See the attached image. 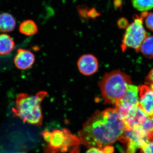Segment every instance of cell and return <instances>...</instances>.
I'll use <instances>...</instances> for the list:
<instances>
[{"label":"cell","mask_w":153,"mask_h":153,"mask_svg":"<svg viewBox=\"0 0 153 153\" xmlns=\"http://www.w3.org/2000/svg\"><path fill=\"white\" fill-rule=\"evenodd\" d=\"M77 65L79 72L85 76H90L95 74L99 68L97 59L91 54L81 56L77 61Z\"/></svg>","instance_id":"cell-8"},{"label":"cell","mask_w":153,"mask_h":153,"mask_svg":"<svg viewBox=\"0 0 153 153\" xmlns=\"http://www.w3.org/2000/svg\"><path fill=\"white\" fill-rule=\"evenodd\" d=\"M15 47V42L10 36L7 34H0V55H9Z\"/></svg>","instance_id":"cell-13"},{"label":"cell","mask_w":153,"mask_h":153,"mask_svg":"<svg viewBox=\"0 0 153 153\" xmlns=\"http://www.w3.org/2000/svg\"><path fill=\"white\" fill-rule=\"evenodd\" d=\"M139 51L147 58H153V36H147L140 47Z\"/></svg>","instance_id":"cell-15"},{"label":"cell","mask_w":153,"mask_h":153,"mask_svg":"<svg viewBox=\"0 0 153 153\" xmlns=\"http://www.w3.org/2000/svg\"><path fill=\"white\" fill-rule=\"evenodd\" d=\"M145 24L148 29L153 32V13L148 14L145 19Z\"/></svg>","instance_id":"cell-20"},{"label":"cell","mask_w":153,"mask_h":153,"mask_svg":"<svg viewBox=\"0 0 153 153\" xmlns=\"http://www.w3.org/2000/svg\"><path fill=\"white\" fill-rule=\"evenodd\" d=\"M117 25L119 28L121 29H126L128 27V21L126 18H121L119 19L117 22Z\"/></svg>","instance_id":"cell-22"},{"label":"cell","mask_w":153,"mask_h":153,"mask_svg":"<svg viewBox=\"0 0 153 153\" xmlns=\"http://www.w3.org/2000/svg\"><path fill=\"white\" fill-rule=\"evenodd\" d=\"M100 13H99L95 8H91L89 9L88 12V16L89 19H93L95 20L97 18H98L100 16Z\"/></svg>","instance_id":"cell-21"},{"label":"cell","mask_w":153,"mask_h":153,"mask_svg":"<svg viewBox=\"0 0 153 153\" xmlns=\"http://www.w3.org/2000/svg\"><path fill=\"white\" fill-rule=\"evenodd\" d=\"M148 116L139 105L135 107L130 111L125 118L123 120L125 128H135L140 126L144 122Z\"/></svg>","instance_id":"cell-10"},{"label":"cell","mask_w":153,"mask_h":153,"mask_svg":"<svg viewBox=\"0 0 153 153\" xmlns=\"http://www.w3.org/2000/svg\"><path fill=\"white\" fill-rule=\"evenodd\" d=\"M141 149V153H153V139H149V141Z\"/></svg>","instance_id":"cell-19"},{"label":"cell","mask_w":153,"mask_h":153,"mask_svg":"<svg viewBox=\"0 0 153 153\" xmlns=\"http://www.w3.org/2000/svg\"><path fill=\"white\" fill-rule=\"evenodd\" d=\"M88 8L85 5L79 6L77 7V11L79 18L84 23H88L89 21V19L88 16Z\"/></svg>","instance_id":"cell-18"},{"label":"cell","mask_w":153,"mask_h":153,"mask_svg":"<svg viewBox=\"0 0 153 153\" xmlns=\"http://www.w3.org/2000/svg\"><path fill=\"white\" fill-rule=\"evenodd\" d=\"M140 126L146 132L149 139H153V115H148L144 122Z\"/></svg>","instance_id":"cell-17"},{"label":"cell","mask_w":153,"mask_h":153,"mask_svg":"<svg viewBox=\"0 0 153 153\" xmlns=\"http://www.w3.org/2000/svg\"><path fill=\"white\" fill-rule=\"evenodd\" d=\"M149 139L144 131L138 126L135 128H125L118 141L126 146L122 153H135L137 150L141 149Z\"/></svg>","instance_id":"cell-6"},{"label":"cell","mask_w":153,"mask_h":153,"mask_svg":"<svg viewBox=\"0 0 153 153\" xmlns=\"http://www.w3.org/2000/svg\"><path fill=\"white\" fill-rule=\"evenodd\" d=\"M139 105L148 115H153V89L149 85H143L139 89Z\"/></svg>","instance_id":"cell-9"},{"label":"cell","mask_w":153,"mask_h":153,"mask_svg":"<svg viewBox=\"0 0 153 153\" xmlns=\"http://www.w3.org/2000/svg\"><path fill=\"white\" fill-rule=\"evenodd\" d=\"M130 76L120 70L107 73L99 82L102 97L105 103L115 105L131 84Z\"/></svg>","instance_id":"cell-3"},{"label":"cell","mask_w":153,"mask_h":153,"mask_svg":"<svg viewBox=\"0 0 153 153\" xmlns=\"http://www.w3.org/2000/svg\"><path fill=\"white\" fill-rule=\"evenodd\" d=\"M16 25V20L10 14L3 13L0 15V32H12L15 29Z\"/></svg>","instance_id":"cell-12"},{"label":"cell","mask_w":153,"mask_h":153,"mask_svg":"<svg viewBox=\"0 0 153 153\" xmlns=\"http://www.w3.org/2000/svg\"><path fill=\"white\" fill-rule=\"evenodd\" d=\"M19 30L22 34L27 36L35 35L38 32L37 25L34 21L31 20L22 22L19 26Z\"/></svg>","instance_id":"cell-14"},{"label":"cell","mask_w":153,"mask_h":153,"mask_svg":"<svg viewBox=\"0 0 153 153\" xmlns=\"http://www.w3.org/2000/svg\"><path fill=\"white\" fill-rule=\"evenodd\" d=\"M146 84L153 89V68L146 76Z\"/></svg>","instance_id":"cell-23"},{"label":"cell","mask_w":153,"mask_h":153,"mask_svg":"<svg viewBox=\"0 0 153 153\" xmlns=\"http://www.w3.org/2000/svg\"><path fill=\"white\" fill-rule=\"evenodd\" d=\"M25 153L23 152V153Z\"/></svg>","instance_id":"cell-26"},{"label":"cell","mask_w":153,"mask_h":153,"mask_svg":"<svg viewBox=\"0 0 153 153\" xmlns=\"http://www.w3.org/2000/svg\"><path fill=\"white\" fill-rule=\"evenodd\" d=\"M85 153H105L102 148L91 147Z\"/></svg>","instance_id":"cell-24"},{"label":"cell","mask_w":153,"mask_h":153,"mask_svg":"<svg viewBox=\"0 0 153 153\" xmlns=\"http://www.w3.org/2000/svg\"><path fill=\"white\" fill-rule=\"evenodd\" d=\"M35 61V57L32 52L23 49H19L14 58L16 67L21 70H26L32 67Z\"/></svg>","instance_id":"cell-11"},{"label":"cell","mask_w":153,"mask_h":153,"mask_svg":"<svg viewBox=\"0 0 153 153\" xmlns=\"http://www.w3.org/2000/svg\"><path fill=\"white\" fill-rule=\"evenodd\" d=\"M122 4V0H114V6L115 8L117 9L120 7Z\"/></svg>","instance_id":"cell-25"},{"label":"cell","mask_w":153,"mask_h":153,"mask_svg":"<svg viewBox=\"0 0 153 153\" xmlns=\"http://www.w3.org/2000/svg\"><path fill=\"white\" fill-rule=\"evenodd\" d=\"M47 94L45 91H39L35 95L20 94L17 97L15 107L13 109L14 114L24 122L41 126L43 120L41 103Z\"/></svg>","instance_id":"cell-2"},{"label":"cell","mask_w":153,"mask_h":153,"mask_svg":"<svg viewBox=\"0 0 153 153\" xmlns=\"http://www.w3.org/2000/svg\"><path fill=\"white\" fill-rule=\"evenodd\" d=\"M139 89L136 85L129 84L123 97L116 105L115 108L123 120L125 118L131 110L139 105Z\"/></svg>","instance_id":"cell-7"},{"label":"cell","mask_w":153,"mask_h":153,"mask_svg":"<svg viewBox=\"0 0 153 153\" xmlns=\"http://www.w3.org/2000/svg\"><path fill=\"white\" fill-rule=\"evenodd\" d=\"M148 14L147 11H145L140 15H134V22L128 25L123 35L121 46L123 52L129 48L139 51L141 45L148 36L143 24Z\"/></svg>","instance_id":"cell-5"},{"label":"cell","mask_w":153,"mask_h":153,"mask_svg":"<svg viewBox=\"0 0 153 153\" xmlns=\"http://www.w3.org/2000/svg\"><path fill=\"white\" fill-rule=\"evenodd\" d=\"M134 7L137 10L145 12L153 8V0H131Z\"/></svg>","instance_id":"cell-16"},{"label":"cell","mask_w":153,"mask_h":153,"mask_svg":"<svg viewBox=\"0 0 153 153\" xmlns=\"http://www.w3.org/2000/svg\"><path fill=\"white\" fill-rule=\"evenodd\" d=\"M47 143L45 153H78L81 143L78 137L74 135L67 129L45 131L42 133Z\"/></svg>","instance_id":"cell-4"},{"label":"cell","mask_w":153,"mask_h":153,"mask_svg":"<svg viewBox=\"0 0 153 153\" xmlns=\"http://www.w3.org/2000/svg\"><path fill=\"white\" fill-rule=\"evenodd\" d=\"M125 124L115 108L97 111L78 133L81 144L89 148H103L118 140Z\"/></svg>","instance_id":"cell-1"}]
</instances>
